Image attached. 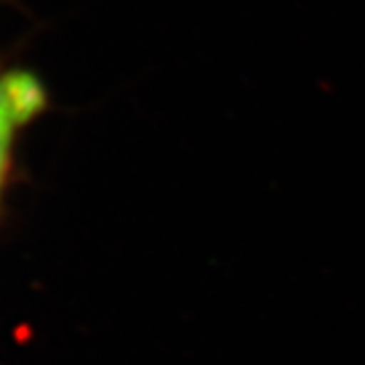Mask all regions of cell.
<instances>
[{
	"mask_svg": "<svg viewBox=\"0 0 365 365\" xmlns=\"http://www.w3.org/2000/svg\"><path fill=\"white\" fill-rule=\"evenodd\" d=\"M45 104L39 81L19 71H0V189L6 179L14 132Z\"/></svg>",
	"mask_w": 365,
	"mask_h": 365,
	"instance_id": "cell-1",
	"label": "cell"
}]
</instances>
